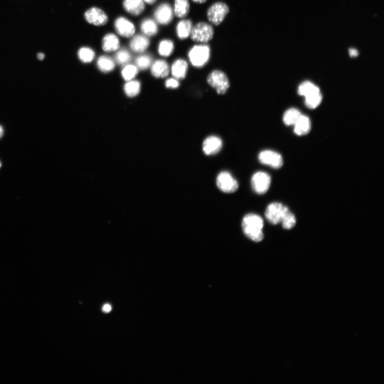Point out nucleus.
Returning a JSON list of instances; mask_svg holds the SVG:
<instances>
[{
    "instance_id": "nucleus-16",
    "label": "nucleus",
    "mask_w": 384,
    "mask_h": 384,
    "mask_svg": "<svg viewBox=\"0 0 384 384\" xmlns=\"http://www.w3.org/2000/svg\"><path fill=\"white\" fill-rule=\"evenodd\" d=\"M294 132L298 136H304L308 134L311 129V123L309 117L301 115L294 124Z\"/></svg>"
},
{
    "instance_id": "nucleus-33",
    "label": "nucleus",
    "mask_w": 384,
    "mask_h": 384,
    "mask_svg": "<svg viewBox=\"0 0 384 384\" xmlns=\"http://www.w3.org/2000/svg\"><path fill=\"white\" fill-rule=\"evenodd\" d=\"M131 60V55L127 50H121L115 55L116 62L120 65L128 63Z\"/></svg>"
},
{
    "instance_id": "nucleus-4",
    "label": "nucleus",
    "mask_w": 384,
    "mask_h": 384,
    "mask_svg": "<svg viewBox=\"0 0 384 384\" xmlns=\"http://www.w3.org/2000/svg\"><path fill=\"white\" fill-rule=\"evenodd\" d=\"M208 84L219 95L225 94L230 88V83L225 74L219 70L213 71L207 78Z\"/></svg>"
},
{
    "instance_id": "nucleus-15",
    "label": "nucleus",
    "mask_w": 384,
    "mask_h": 384,
    "mask_svg": "<svg viewBox=\"0 0 384 384\" xmlns=\"http://www.w3.org/2000/svg\"><path fill=\"white\" fill-rule=\"evenodd\" d=\"M150 46V40L146 36L137 35L133 38L130 43V47L135 53H142Z\"/></svg>"
},
{
    "instance_id": "nucleus-9",
    "label": "nucleus",
    "mask_w": 384,
    "mask_h": 384,
    "mask_svg": "<svg viewBox=\"0 0 384 384\" xmlns=\"http://www.w3.org/2000/svg\"><path fill=\"white\" fill-rule=\"evenodd\" d=\"M258 159L261 164L275 169H279L283 166V159L281 155L275 151L265 150L261 152Z\"/></svg>"
},
{
    "instance_id": "nucleus-26",
    "label": "nucleus",
    "mask_w": 384,
    "mask_h": 384,
    "mask_svg": "<svg viewBox=\"0 0 384 384\" xmlns=\"http://www.w3.org/2000/svg\"><path fill=\"white\" fill-rule=\"evenodd\" d=\"M174 48V44L172 41L164 40L159 44V53L162 56L168 57L172 54Z\"/></svg>"
},
{
    "instance_id": "nucleus-40",
    "label": "nucleus",
    "mask_w": 384,
    "mask_h": 384,
    "mask_svg": "<svg viewBox=\"0 0 384 384\" xmlns=\"http://www.w3.org/2000/svg\"><path fill=\"white\" fill-rule=\"evenodd\" d=\"M4 134V130L3 128L0 125V138H1Z\"/></svg>"
},
{
    "instance_id": "nucleus-2",
    "label": "nucleus",
    "mask_w": 384,
    "mask_h": 384,
    "mask_svg": "<svg viewBox=\"0 0 384 384\" xmlns=\"http://www.w3.org/2000/svg\"><path fill=\"white\" fill-rule=\"evenodd\" d=\"M210 47L206 44H197L192 47L189 53V58L192 65L200 68L203 67L209 60Z\"/></svg>"
},
{
    "instance_id": "nucleus-25",
    "label": "nucleus",
    "mask_w": 384,
    "mask_h": 384,
    "mask_svg": "<svg viewBox=\"0 0 384 384\" xmlns=\"http://www.w3.org/2000/svg\"><path fill=\"white\" fill-rule=\"evenodd\" d=\"M98 69L102 72L108 73L113 71L115 63L111 58L107 56H101L97 61Z\"/></svg>"
},
{
    "instance_id": "nucleus-24",
    "label": "nucleus",
    "mask_w": 384,
    "mask_h": 384,
    "mask_svg": "<svg viewBox=\"0 0 384 384\" xmlns=\"http://www.w3.org/2000/svg\"><path fill=\"white\" fill-rule=\"evenodd\" d=\"M320 89L309 81H305L298 87V93L300 96H304L305 98L307 96L314 93L320 92Z\"/></svg>"
},
{
    "instance_id": "nucleus-35",
    "label": "nucleus",
    "mask_w": 384,
    "mask_h": 384,
    "mask_svg": "<svg viewBox=\"0 0 384 384\" xmlns=\"http://www.w3.org/2000/svg\"><path fill=\"white\" fill-rule=\"evenodd\" d=\"M350 56L351 57H357L359 55L358 51L357 49L351 48L349 49Z\"/></svg>"
},
{
    "instance_id": "nucleus-34",
    "label": "nucleus",
    "mask_w": 384,
    "mask_h": 384,
    "mask_svg": "<svg viewBox=\"0 0 384 384\" xmlns=\"http://www.w3.org/2000/svg\"><path fill=\"white\" fill-rule=\"evenodd\" d=\"M166 86L168 88L176 89L180 86V83L175 78L169 79L166 81Z\"/></svg>"
},
{
    "instance_id": "nucleus-10",
    "label": "nucleus",
    "mask_w": 384,
    "mask_h": 384,
    "mask_svg": "<svg viewBox=\"0 0 384 384\" xmlns=\"http://www.w3.org/2000/svg\"><path fill=\"white\" fill-rule=\"evenodd\" d=\"M85 18L89 23L95 26L105 25L108 21L106 13L96 7L88 9L85 13Z\"/></svg>"
},
{
    "instance_id": "nucleus-12",
    "label": "nucleus",
    "mask_w": 384,
    "mask_h": 384,
    "mask_svg": "<svg viewBox=\"0 0 384 384\" xmlns=\"http://www.w3.org/2000/svg\"><path fill=\"white\" fill-rule=\"evenodd\" d=\"M114 26L117 33L124 38H131L135 33L134 25L124 17L116 19Z\"/></svg>"
},
{
    "instance_id": "nucleus-5",
    "label": "nucleus",
    "mask_w": 384,
    "mask_h": 384,
    "mask_svg": "<svg viewBox=\"0 0 384 384\" xmlns=\"http://www.w3.org/2000/svg\"><path fill=\"white\" fill-rule=\"evenodd\" d=\"M229 11V7L226 3L222 2H216L208 10V19L213 25H219L224 21Z\"/></svg>"
},
{
    "instance_id": "nucleus-6",
    "label": "nucleus",
    "mask_w": 384,
    "mask_h": 384,
    "mask_svg": "<svg viewBox=\"0 0 384 384\" xmlns=\"http://www.w3.org/2000/svg\"><path fill=\"white\" fill-rule=\"evenodd\" d=\"M216 184L218 189L226 193H234L239 188L237 181L227 172H221L218 175Z\"/></svg>"
},
{
    "instance_id": "nucleus-39",
    "label": "nucleus",
    "mask_w": 384,
    "mask_h": 384,
    "mask_svg": "<svg viewBox=\"0 0 384 384\" xmlns=\"http://www.w3.org/2000/svg\"><path fill=\"white\" fill-rule=\"evenodd\" d=\"M38 58L39 60L42 61L44 58V55L42 53H39L38 55Z\"/></svg>"
},
{
    "instance_id": "nucleus-13",
    "label": "nucleus",
    "mask_w": 384,
    "mask_h": 384,
    "mask_svg": "<svg viewBox=\"0 0 384 384\" xmlns=\"http://www.w3.org/2000/svg\"><path fill=\"white\" fill-rule=\"evenodd\" d=\"M222 145V140L220 138L215 136H209L203 142V151L207 156H212L221 150Z\"/></svg>"
},
{
    "instance_id": "nucleus-38",
    "label": "nucleus",
    "mask_w": 384,
    "mask_h": 384,
    "mask_svg": "<svg viewBox=\"0 0 384 384\" xmlns=\"http://www.w3.org/2000/svg\"><path fill=\"white\" fill-rule=\"evenodd\" d=\"M193 2L198 3H203L207 1V0H192Z\"/></svg>"
},
{
    "instance_id": "nucleus-41",
    "label": "nucleus",
    "mask_w": 384,
    "mask_h": 384,
    "mask_svg": "<svg viewBox=\"0 0 384 384\" xmlns=\"http://www.w3.org/2000/svg\"><path fill=\"white\" fill-rule=\"evenodd\" d=\"M1 167H2V163L1 161H0V168H1Z\"/></svg>"
},
{
    "instance_id": "nucleus-27",
    "label": "nucleus",
    "mask_w": 384,
    "mask_h": 384,
    "mask_svg": "<svg viewBox=\"0 0 384 384\" xmlns=\"http://www.w3.org/2000/svg\"><path fill=\"white\" fill-rule=\"evenodd\" d=\"M124 90L129 97H135L140 93V84L138 81H129L125 85Z\"/></svg>"
},
{
    "instance_id": "nucleus-7",
    "label": "nucleus",
    "mask_w": 384,
    "mask_h": 384,
    "mask_svg": "<svg viewBox=\"0 0 384 384\" xmlns=\"http://www.w3.org/2000/svg\"><path fill=\"white\" fill-rule=\"evenodd\" d=\"M288 209L283 204L274 202L269 204L265 211V216L270 223L277 225L282 223Z\"/></svg>"
},
{
    "instance_id": "nucleus-21",
    "label": "nucleus",
    "mask_w": 384,
    "mask_h": 384,
    "mask_svg": "<svg viewBox=\"0 0 384 384\" xmlns=\"http://www.w3.org/2000/svg\"><path fill=\"white\" fill-rule=\"evenodd\" d=\"M190 10L189 0H175L174 12L176 17H186Z\"/></svg>"
},
{
    "instance_id": "nucleus-3",
    "label": "nucleus",
    "mask_w": 384,
    "mask_h": 384,
    "mask_svg": "<svg viewBox=\"0 0 384 384\" xmlns=\"http://www.w3.org/2000/svg\"><path fill=\"white\" fill-rule=\"evenodd\" d=\"M214 29L213 27L204 22H200L192 28L191 38L192 40L205 43L209 42L213 38Z\"/></svg>"
},
{
    "instance_id": "nucleus-11",
    "label": "nucleus",
    "mask_w": 384,
    "mask_h": 384,
    "mask_svg": "<svg viewBox=\"0 0 384 384\" xmlns=\"http://www.w3.org/2000/svg\"><path fill=\"white\" fill-rule=\"evenodd\" d=\"M173 16L174 11L172 6L167 3L160 5L154 12L155 18L158 23L162 25L171 23Z\"/></svg>"
},
{
    "instance_id": "nucleus-18",
    "label": "nucleus",
    "mask_w": 384,
    "mask_h": 384,
    "mask_svg": "<svg viewBox=\"0 0 384 384\" xmlns=\"http://www.w3.org/2000/svg\"><path fill=\"white\" fill-rule=\"evenodd\" d=\"M120 46L119 39L114 34H106L102 40V49L106 52H112L119 49Z\"/></svg>"
},
{
    "instance_id": "nucleus-14",
    "label": "nucleus",
    "mask_w": 384,
    "mask_h": 384,
    "mask_svg": "<svg viewBox=\"0 0 384 384\" xmlns=\"http://www.w3.org/2000/svg\"><path fill=\"white\" fill-rule=\"evenodd\" d=\"M123 7L128 13L134 16H138L145 10L143 0H124Z\"/></svg>"
},
{
    "instance_id": "nucleus-29",
    "label": "nucleus",
    "mask_w": 384,
    "mask_h": 384,
    "mask_svg": "<svg viewBox=\"0 0 384 384\" xmlns=\"http://www.w3.org/2000/svg\"><path fill=\"white\" fill-rule=\"evenodd\" d=\"M94 51L88 47L81 48L78 51V57L81 61L85 63L92 62L95 58Z\"/></svg>"
},
{
    "instance_id": "nucleus-23",
    "label": "nucleus",
    "mask_w": 384,
    "mask_h": 384,
    "mask_svg": "<svg viewBox=\"0 0 384 384\" xmlns=\"http://www.w3.org/2000/svg\"><path fill=\"white\" fill-rule=\"evenodd\" d=\"M301 115L299 110L296 108H291L288 109L284 114V122L287 125H294Z\"/></svg>"
},
{
    "instance_id": "nucleus-20",
    "label": "nucleus",
    "mask_w": 384,
    "mask_h": 384,
    "mask_svg": "<svg viewBox=\"0 0 384 384\" xmlns=\"http://www.w3.org/2000/svg\"><path fill=\"white\" fill-rule=\"evenodd\" d=\"M193 24L189 19H183L179 22L176 27L177 36L181 40L186 39L190 36Z\"/></svg>"
},
{
    "instance_id": "nucleus-28",
    "label": "nucleus",
    "mask_w": 384,
    "mask_h": 384,
    "mask_svg": "<svg viewBox=\"0 0 384 384\" xmlns=\"http://www.w3.org/2000/svg\"><path fill=\"white\" fill-rule=\"evenodd\" d=\"M322 100V95L320 91L305 97V105L309 108L315 109L320 105Z\"/></svg>"
},
{
    "instance_id": "nucleus-32",
    "label": "nucleus",
    "mask_w": 384,
    "mask_h": 384,
    "mask_svg": "<svg viewBox=\"0 0 384 384\" xmlns=\"http://www.w3.org/2000/svg\"><path fill=\"white\" fill-rule=\"evenodd\" d=\"M152 64V58L148 55H142L138 57L136 60L137 68L140 70L148 69Z\"/></svg>"
},
{
    "instance_id": "nucleus-19",
    "label": "nucleus",
    "mask_w": 384,
    "mask_h": 384,
    "mask_svg": "<svg viewBox=\"0 0 384 384\" xmlns=\"http://www.w3.org/2000/svg\"><path fill=\"white\" fill-rule=\"evenodd\" d=\"M170 72L168 63L164 60H158L152 66V75L157 78H164L169 75Z\"/></svg>"
},
{
    "instance_id": "nucleus-36",
    "label": "nucleus",
    "mask_w": 384,
    "mask_h": 384,
    "mask_svg": "<svg viewBox=\"0 0 384 384\" xmlns=\"http://www.w3.org/2000/svg\"><path fill=\"white\" fill-rule=\"evenodd\" d=\"M102 311L105 313H109L111 311L112 307L109 304H106L102 307Z\"/></svg>"
},
{
    "instance_id": "nucleus-8",
    "label": "nucleus",
    "mask_w": 384,
    "mask_h": 384,
    "mask_svg": "<svg viewBox=\"0 0 384 384\" xmlns=\"http://www.w3.org/2000/svg\"><path fill=\"white\" fill-rule=\"evenodd\" d=\"M271 182L270 176L267 173L259 172L255 173L252 179V186L256 193L263 194L268 191Z\"/></svg>"
},
{
    "instance_id": "nucleus-30",
    "label": "nucleus",
    "mask_w": 384,
    "mask_h": 384,
    "mask_svg": "<svg viewBox=\"0 0 384 384\" xmlns=\"http://www.w3.org/2000/svg\"><path fill=\"white\" fill-rule=\"evenodd\" d=\"M281 223H282L283 227L286 230H290L296 225V218H295L294 215L290 212L289 209H288L285 213Z\"/></svg>"
},
{
    "instance_id": "nucleus-22",
    "label": "nucleus",
    "mask_w": 384,
    "mask_h": 384,
    "mask_svg": "<svg viewBox=\"0 0 384 384\" xmlns=\"http://www.w3.org/2000/svg\"><path fill=\"white\" fill-rule=\"evenodd\" d=\"M140 28L143 33L147 36H154L158 32V27L156 22L151 19L144 20Z\"/></svg>"
},
{
    "instance_id": "nucleus-37",
    "label": "nucleus",
    "mask_w": 384,
    "mask_h": 384,
    "mask_svg": "<svg viewBox=\"0 0 384 384\" xmlns=\"http://www.w3.org/2000/svg\"><path fill=\"white\" fill-rule=\"evenodd\" d=\"M143 1L145 2L148 3L149 4H152L156 2L157 1V0H143Z\"/></svg>"
},
{
    "instance_id": "nucleus-1",
    "label": "nucleus",
    "mask_w": 384,
    "mask_h": 384,
    "mask_svg": "<svg viewBox=\"0 0 384 384\" xmlns=\"http://www.w3.org/2000/svg\"><path fill=\"white\" fill-rule=\"evenodd\" d=\"M263 226L264 221L262 218L256 214H248L242 220V227L243 233L249 239L255 242H260L263 240Z\"/></svg>"
},
{
    "instance_id": "nucleus-17",
    "label": "nucleus",
    "mask_w": 384,
    "mask_h": 384,
    "mask_svg": "<svg viewBox=\"0 0 384 384\" xmlns=\"http://www.w3.org/2000/svg\"><path fill=\"white\" fill-rule=\"evenodd\" d=\"M188 71V64L183 59H178L173 64L172 73L174 78L177 80L183 79L186 77Z\"/></svg>"
},
{
    "instance_id": "nucleus-31",
    "label": "nucleus",
    "mask_w": 384,
    "mask_h": 384,
    "mask_svg": "<svg viewBox=\"0 0 384 384\" xmlns=\"http://www.w3.org/2000/svg\"><path fill=\"white\" fill-rule=\"evenodd\" d=\"M138 71L137 66L132 65L125 66L122 71L123 78L127 81L134 79L138 74Z\"/></svg>"
}]
</instances>
